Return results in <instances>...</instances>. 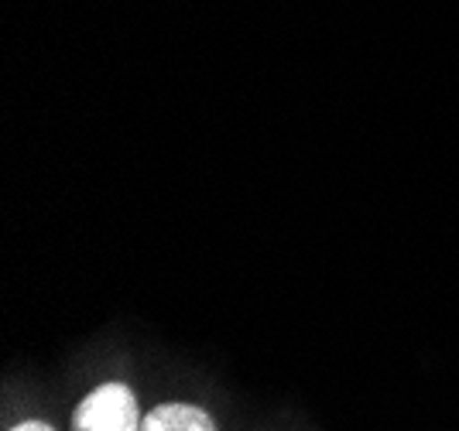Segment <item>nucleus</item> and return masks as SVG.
Masks as SVG:
<instances>
[{"instance_id":"nucleus-1","label":"nucleus","mask_w":459,"mask_h":431,"mask_svg":"<svg viewBox=\"0 0 459 431\" xmlns=\"http://www.w3.org/2000/svg\"><path fill=\"white\" fill-rule=\"evenodd\" d=\"M137 397L127 384H103L76 404L73 431H141Z\"/></svg>"},{"instance_id":"nucleus-3","label":"nucleus","mask_w":459,"mask_h":431,"mask_svg":"<svg viewBox=\"0 0 459 431\" xmlns=\"http://www.w3.org/2000/svg\"><path fill=\"white\" fill-rule=\"evenodd\" d=\"M11 431H56L48 421H21V425H14Z\"/></svg>"},{"instance_id":"nucleus-2","label":"nucleus","mask_w":459,"mask_h":431,"mask_svg":"<svg viewBox=\"0 0 459 431\" xmlns=\"http://www.w3.org/2000/svg\"><path fill=\"white\" fill-rule=\"evenodd\" d=\"M141 431H216V421L195 404H161L144 418Z\"/></svg>"}]
</instances>
